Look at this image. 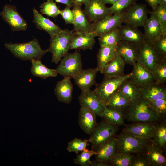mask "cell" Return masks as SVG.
I'll list each match as a JSON object with an SVG mask.
<instances>
[{
    "instance_id": "obj_23",
    "label": "cell",
    "mask_w": 166,
    "mask_h": 166,
    "mask_svg": "<svg viewBox=\"0 0 166 166\" xmlns=\"http://www.w3.org/2000/svg\"><path fill=\"white\" fill-rule=\"evenodd\" d=\"M96 115L85 108L80 107L78 115V124L80 128L86 134L90 135L97 124Z\"/></svg>"
},
{
    "instance_id": "obj_36",
    "label": "cell",
    "mask_w": 166,
    "mask_h": 166,
    "mask_svg": "<svg viewBox=\"0 0 166 166\" xmlns=\"http://www.w3.org/2000/svg\"><path fill=\"white\" fill-rule=\"evenodd\" d=\"M152 72L156 83L165 85L166 83V58L161 59L155 65Z\"/></svg>"
},
{
    "instance_id": "obj_14",
    "label": "cell",
    "mask_w": 166,
    "mask_h": 166,
    "mask_svg": "<svg viewBox=\"0 0 166 166\" xmlns=\"http://www.w3.org/2000/svg\"><path fill=\"white\" fill-rule=\"evenodd\" d=\"M133 66L132 75L128 79L136 86L141 88L155 82L151 71L137 62Z\"/></svg>"
},
{
    "instance_id": "obj_52",
    "label": "cell",
    "mask_w": 166,
    "mask_h": 166,
    "mask_svg": "<svg viewBox=\"0 0 166 166\" xmlns=\"http://www.w3.org/2000/svg\"><path fill=\"white\" fill-rule=\"evenodd\" d=\"M159 4L166 5V0H159Z\"/></svg>"
},
{
    "instance_id": "obj_6",
    "label": "cell",
    "mask_w": 166,
    "mask_h": 166,
    "mask_svg": "<svg viewBox=\"0 0 166 166\" xmlns=\"http://www.w3.org/2000/svg\"><path fill=\"white\" fill-rule=\"evenodd\" d=\"M118 130L117 127L105 120L97 124L89 139V142L91 144L92 149L95 150L101 145L113 137Z\"/></svg>"
},
{
    "instance_id": "obj_43",
    "label": "cell",
    "mask_w": 166,
    "mask_h": 166,
    "mask_svg": "<svg viewBox=\"0 0 166 166\" xmlns=\"http://www.w3.org/2000/svg\"><path fill=\"white\" fill-rule=\"evenodd\" d=\"M154 48L161 58H166V35L162 34L160 37L152 42Z\"/></svg>"
},
{
    "instance_id": "obj_16",
    "label": "cell",
    "mask_w": 166,
    "mask_h": 166,
    "mask_svg": "<svg viewBox=\"0 0 166 166\" xmlns=\"http://www.w3.org/2000/svg\"><path fill=\"white\" fill-rule=\"evenodd\" d=\"M154 124L149 122H133L126 125L122 131L141 139H151L153 135Z\"/></svg>"
},
{
    "instance_id": "obj_49",
    "label": "cell",
    "mask_w": 166,
    "mask_h": 166,
    "mask_svg": "<svg viewBox=\"0 0 166 166\" xmlns=\"http://www.w3.org/2000/svg\"><path fill=\"white\" fill-rule=\"evenodd\" d=\"M90 166H110L109 163L103 162L102 161L95 160L92 161L90 164Z\"/></svg>"
},
{
    "instance_id": "obj_19",
    "label": "cell",
    "mask_w": 166,
    "mask_h": 166,
    "mask_svg": "<svg viewBox=\"0 0 166 166\" xmlns=\"http://www.w3.org/2000/svg\"><path fill=\"white\" fill-rule=\"evenodd\" d=\"M34 23L37 29L43 30L47 32L53 38L60 33L62 30L59 26L47 18L43 16L35 8L33 9Z\"/></svg>"
},
{
    "instance_id": "obj_13",
    "label": "cell",
    "mask_w": 166,
    "mask_h": 166,
    "mask_svg": "<svg viewBox=\"0 0 166 166\" xmlns=\"http://www.w3.org/2000/svg\"><path fill=\"white\" fill-rule=\"evenodd\" d=\"M85 6L84 10L90 22H95L113 14L101 0H90Z\"/></svg>"
},
{
    "instance_id": "obj_30",
    "label": "cell",
    "mask_w": 166,
    "mask_h": 166,
    "mask_svg": "<svg viewBox=\"0 0 166 166\" xmlns=\"http://www.w3.org/2000/svg\"><path fill=\"white\" fill-rule=\"evenodd\" d=\"M117 45L100 47L97 55V68L102 73L104 68L115 57L117 53Z\"/></svg>"
},
{
    "instance_id": "obj_31",
    "label": "cell",
    "mask_w": 166,
    "mask_h": 166,
    "mask_svg": "<svg viewBox=\"0 0 166 166\" xmlns=\"http://www.w3.org/2000/svg\"><path fill=\"white\" fill-rule=\"evenodd\" d=\"M131 103L128 98L118 89L105 104L109 108L123 111Z\"/></svg>"
},
{
    "instance_id": "obj_34",
    "label": "cell",
    "mask_w": 166,
    "mask_h": 166,
    "mask_svg": "<svg viewBox=\"0 0 166 166\" xmlns=\"http://www.w3.org/2000/svg\"><path fill=\"white\" fill-rule=\"evenodd\" d=\"M128 79L123 82L118 89L128 98L131 103L141 96V89Z\"/></svg>"
},
{
    "instance_id": "obj_48",
    "label": "cell",
    "mask_w": 166,
    "mask_h": 166,
    "mask_svg": "<svg viewBox=\"0 0 166 166\" xmlns=\"http://www.w3.org/2000/svg\"><path fill=\"white\" fill-rule=\"evenodd\" d=\"M55 1L58 3L64 4L66 6L70 7H73L74 3L73 0H54Z\"/></svg>"
},
{
    "instance_id": "obj_41",
    "label": "cell",
    "mask_w": 166,
    "mask_h": 166,
    "mask_svg": "<svg viewBox=\"0 0 166 166\" xmlns=\"http://www.w3.org/2000/svg\"><path fill=\"white\" fill-rule=\"evenodd\" d=\"M160 24L163 34L166 35V5L159 4L152 10Z\"/></svg>"
},
{
    "instance_id": "obj_26",
    "label": "cell",
    "mask_w": 166,
    "mask_h": 166,
    "mask_svg": "<svg viewBox=\"0 0 166 166\" xmlns=\"http://www.w3.org/2000/svg\"><path fill=\"white\" fill-rule=\"evenodd\" d=\"M117 53L124 60L125 64L133 65L137 62L136 47L128 42L121 40L117 45Z\"/></svg>"
},
{
    "instance_id": "obj_35",
    "label": "cell",
    "mask_w": 166,
    "mask_h": 166,
    "mask_svg": "<svg viewBox=\"0 0 166 166\" xmlns=\"http://www.w3.org/2000/svg\"><path fill=\"white\" fill-rule=\"evenodd\" d=\"M98 39L100 47L117 45L121 41L118 28L101 35Z\"/></svg>"
},
{
    "instance_id": "obj_37",
    "label": "cell",
    "mask_w": 166,
    "mask_h": 166,
    "mask_svg": "<svg viewBox=\"0 0 166 166\" xmlns=\"http://www.w3.org/2000/svg\"><path fill=\"white\" fill-rule=\"evenodd\" d=\"M133 154L116 152L109 162L110 166H130Z\"/></svg>"
},
{
    "instance_id": "obj_22",
    "label": "cell",
    "mask_w": 166,
    "mask_h": 166,
    "mask_svg": "<svg viewBox=\"0 0 166 166\" xmlns=\"http://www.w3.org/2000/svg\"><path fill=\"white\" fill-rule=\"evenodd\" d=\"M150 17L147 20L144 26L145 40L153 42L162 34L160 26L155 13L150 11Z\"/></svg>"
},
{
    "instance_id": "obj_45",
    "label": "cell",
    "mask_w": 166,
    "mask_h": 166,
    "mask_svg": "<svg viewBox=\"0 0 166 166\" xmlns=\"http://www.w3.org/2000/svg\"><path fill=\"white\" fill-rule=\"evenodd\" d=\"M144 153L133 154L130 166H151Z\"/></svg>"
},
{
    "instance_id": "obj_25",
    "label": "cell",
    "mask_w": 166,
    "mask_h": 166,
    "mask_svg": "<svg viewBox=\"0 0 166 166\" xmlns=\"http://www.w3.org/2000/svg\"><path fill=\"white\" fill-rule=\"evenodd\" d=\"M117 138L114 137L101 145L95 151L96 160L109 163V162L116 152L117 148Z\"/></svg>"
},
{
    "instance_id": "obj_28",
    "label": "cell",
    "mask_w": 166,
    "mask_h": 166,
    "mask_svg": "<svg viewBox=\"0 0 166 166\" xmlns=\"http://www.w3.org/2000/svg\"><path fill=\"white\" fill-rule=\"evenodd\" d=\"M163 153L154 145L151 140L148 145L144 153L151 166H165L166 159Z\"/></svg>"
},
{
    "instance_id": "obj_1",
    "label": "cell",
    "mask_w": 166,
    "mask_h": 166,
    "mask_svg": "<svg viewBox=\"0 0 166 166\" xmlns=\"http://www.w3.org/2000/svg\"><path fill=\"white\" fill-rule=\"evenodd\" d=\"M123 112L125 119L130 122L155 123L165 120V117L156 112L142 96L131 102Z\"/></svg>"
},
{
    "instance_id": "obj_9",
    "label": "cell",
    "mask_w": 166,
    "mask_h": 166,
    "mask_svg": "<svg viewBox=\"0 0 166 166\" xmlns=\"http://www.w3.org/2000/svg\"><path fill=\"white\" fill-rule=\"evenodd\" d=\"M149 12L146 4L136 3L125 11L123 23L134 27H144Z\"/></svg>"
},
{
    "instance_id": "obj_18",
    "label": "cell",
    "mask_w": 166,
    "mask_h": 166,
    "mask_svg": "<svg viewBox=\"0 0 166 166\" xmlns=\"http://www.w3.org/2000/svg\"><path fill=\"white\" fill-rule=\"evenodd\" d=\"M99 70L96 67L82 70L74 77L75 84L81 89V92L89 90L93 85H96V78Z\"/></svg>"
},
{
    "instance_id": "obj_33",
    "label": "cell",
    "mask_w": 166,
    "mask_h": 166,
    "mask_svg": "<svg viewBox=\"0 0 166 166\" xmlns=\"http://www.w3.org/2000/svg\"><path fill=\"white\" fill-rule=\"evenodd\" d=\"M31 61V72L34 76L44 79L49 77L57 76V73L55 69L48 68L42 64L41 60H32Z\"/></svg>"
},
{
    "instance_id": "obj_40",
    "label": "cell",
    "mask_w": 166,
    "mask_h": 166,
    "mask_svg": "<svg viewBox=\"0 0 166 166\" xmlns=\"http://www.w3.org/2000/svg\"><path fill=\"white\" fill-rule=\"evenodd\" d=\"M137 0H118L109 8L113 14L121 13L125 12L128 9L136 3Z\"/></svg>"
},
{
    "instance_id": "obj_50",
    "label": "cell",
    "mask_w": 166,
    "mask_h": 166,
    "mask_svg": "<svg viewBox=\"0 0 166 166\" xmlns=\"http://www.w3.org/2000/svg\"><path fill=\"white\" fill-rule=\"evenodd\" d=\"M90 0H73L74 5L81 6L83 5H85L88 3Z\"/></svg>"
},
{
    "instance_id": "obj_32",
    "label": "cell",
    "mask_w": 166,
    "mask_h": 166,
    "mask_svg": "<svg viewBox=\"0 0 166 166\" xmlns=\"http://www.w3.org/2000/svg\"><path fill=\"white\" fill-rule=\"evenodd\" d=\"M101 117L111 124L118 127L124 124L123 111L109 108L105 105Z\"/></svg>"
},
{
    "instance_id": "obj_3",
    "label": "cell",
    "mask_w": 166,
    "mask_h": 166,
    "mask_svg": "<svg viewBox=\"0 0 166 166\" xmlns=\"http://www.w3.org/2000/svg\"><path fill=\"white\" fill-rule=\"evenodd\" d=\"M117 139L116 152L129 154L144 153L152 140L141 139L123 131L118 135Z\"/></svg>"
},
{
    "instance_id": "obj_5",
    "label": "cell",
    "mask_w": 166,
    "mask_h": 166,
    "mask_svg": "<svg viewBox=\"0 0 166 166\" xmlns=\"http://www.w3.org/2000/svg\"><path fill=\"white\" fill-rule=\"evenodd\" d=\"M60 61L55 70L57 74L64 77L73 78L83 70L81 55L78 52L68 53Z\"/></svg>"
},
{
    "instance_id": "obj_2",
    "label": "cell",
    "mask_w": 166,
    "mask_h": 166,
    "mask_svg": "<svg viewBox=\"0 0 166 166\" xmlns=\"http://www.w3.org/2000/svg\"><path fill=\"white\" fill-rule=\"evenodd\" d=\"M5 46L15 57L24 61L41 60L48 52L42 49L36 38L26 43H6Z\"/></svg>"
},
{
    "instance_id": "obj_4",
    "label": "cell",
    "mask_w": 166,
    "mask_h": 166,
    "mask_svg": "<svg viewBox=\"0 0 166 166\" xmlns=\"http://www.w3.org/2000/svg\"><path fill=\"white\" fill-rule=\"evenodd\" d=\"M73 33L72 31L65 29L54 37L51 38L49 46L47 50L52 53V62L57 64L68 53Z\"/></svg>"
},
{
    "instance_id": "obj_42",
    "label": "cell",
    "mask_w": 166,
    "mask_h": 166,
    "mask_svg": "<svg viewBox=\"0 0 166 166\" xmlns=\"http://www.w3.org/2000/svg\"><path fill=\"white\" fill-rule=\"evenodd\" d=\"M89 140H82L75 138L69 142L67 149L69 152H73L78 153L79 152L82 151L86 149Z\"/></svg>"
},
{
    "instance_id": "obj_17",
    "label": "cell",
    "mask_w": 166,
    "mask_h": 166,
    "mask_svg": "<svg viewBox=\"0 0 166 166\" xmlns=\"http://www.w3.org/2000/svg\"><path fill=\"white\" fill-rule=\"evenodd\" d=\"M118 30L121 40L128 42L136 47L145 41L144 34L138 28L121 25L118 27Z\"/></svg>"
},
{
    "instance_id": "obj_51",
    "label": "cell",
    "mask_w": 166,
    "mask_h": 166,
    "mask_svg": "<svg viewBox=\"0 0 166 166\" xmlns=\"http://www.w3.org/2000/svg\"><path fill=\"white\" fill-rule=\"evenodd\" d=\"M103 3L105 4H111L113 5L118 0H101Z\"/></svg>"
},
{
    "instance_id": "obj_24",
    "label": "cell",
    "mask_w": 166,
    "mask_h": 166,
    "mask_svg": "<svg viewBox=\"0 0 166 166\" xmlns=\"http://www.w3.org/2000/svg\"><path fill=\"white\" fill-rule=\"evenodd\" d=\"M124 60L116 53L113 59L104 67L102 73L104 77L116 78L124 76V69L125 65Z\"/></svg>"
},
{
    "instance_id": "obj_20",
    "label": "cell",
    "mask_w": 166,
    "mask_h": 166,
    "mask_svg": "<svg viewBox=\"0 0 166 166\" xmlns=\"http://www.w3.org/2000/svg\"><path fill=\"white\" fill-rule=\"evenodd\" d=\"M71 78L64 77L62 80L58 81L54 89L55 94L60 102L70 103L73 98V85Z\"/></svg>"
},
{
    "instance_id": "obj_15",
    "label": "cell",
    "mask_w": 166,
    "mask_h": 166,
    "mask_svg": "<svg viewBox=\"0 0 166 166\" xmlns=\"http://www.w3.org/2000/svg\"><path fill=\"white\" fill-rule=\"evenodd\" d=\"M95 37L91 32H74L71 38L69 49L92 50L95 43Z\"/></svg>"
},
{
    "instance_id": "obj_21",
    "label": "cell",
    "mask_w": 166,
    "mask_h": 166,
    "mask_svg": "<svg viewBox=\"0 0 166 166\" xmlns=\"http://www.w3.org/2000/svg\"><path fill=\"white\" fill-rule=\"evenodd\" d=\"M72 10L74 15L73 24L75 32H91V23L81 7V6L74 5Z\"/></svg>"
},
{
    "instance_id": "obj_11",
    "label": "cell",
    "mask_w": 166,
    "mask_h": 166,
    "mask_svg": "<svg viewBox=\"0 0 166 166\" xmlns=\"http://www.w3.org/2000/svg\"><path fill=\"white\" fill-rule=\"evenodd\" d=\"M0 14L2 19L10 26L12 31L26 30L28 25L26 21L20 15L14 6L5 5Z\"/></svg>"
},
{
    "instance_id": "obj_7",
    "label": "cell",
    "mask_w": 166,
    "mask_h": 166,
    "mask_svg": "<svg viewBox=\"0 0 166 166\" xmlns=\"http://www.w3.org/2000/svg\"><path fill=\"white\" fill-rule=\"evenodd\" d=\"M132 73L118 77H104L100 83L97 84L93 90L99 98L104 103L118 89L121 85L129 79Z\"/></svg>"
},
{
    "instance_id": "obj_44",
    "label": "cell",
    "mask_w": 166,
    "mask_h": 166,
    "mask_svg": "<svg viewBox=\"0 0 166 166\" xmlns=\"http://www.w3.org/2000/svg\"><path fill=\"white\" fill-rule=\"evenodd\" d=\"M150 107L158 114L165 116L166 114V99L147 100Z\"/></svg>"
},
{
    "instance_id": "obj_8",
    "label": "cell",
    "mask_w": 166,
    "mask_h": 166,
    "mask_svg": "<svg viewBox=\"0 0 166 166\" xmlns=\"http://www.w3.org/2000/svg\"><path fill=\"white\" fill-rule=\"evenodd\" d=\"M136 49V62L142 65L151 72L155 65L162 59L155 50L152 42L145 40Z\"/></svg>"
},
{
    "instance_id": "obj_29",
    "label": "cell",
    "mask_w": 166,
    "mask_h": 166,
    "mask_svg": "<svg viewBox=\"0 0 166 166\" xmlns=\"http://www.w3.org/2000/svg\"><path fill=\"white\" fill-rule=\"evenodd\" d=\"M152 141L157 148L163 152L166 148V122L164 120L154 123Z\"/></svg>"
},
{
    "instance_id": "obj_12",
    "label": "cell",
    "mask_w": 166,
    "mask_h": 166,
    "mask_svg": "<svg viewBox=\"0 0 166 166\" xmlns=\"http://www.w3.org/2000/svg\"><path fill=\"white\" fill-rule=\"evenodd\" d=\"M81 107L85 108L94 112L97 116L101 117L105 106L95 93L90 89L81 93L78 97Z\"/></svg>"
},
{
    "instance_id": "obj_27",
    "label": "cell",
    "mask_w": 166,
    "mask_h": 166,
    "mask_svg": "<svg viewBox=\"0 0 166 166\" xmlns=\"http://www.w3.org/2000/svg\"><path fill=\"white\" fill-rule=\"evenodd\" d=\"M141 89V96L147 100L166 99L165 85L158 84L154 82Z\"/></svg>"
},
{
    "instance_id": "obj_46",
    "label": "cell",
    "mask_w": 166,
    "mask_h": 166,
    "mask_svg": "<svg viewBox=\"0 0 166 166\" xmlns=\"http://www.w3.org/2000/svg\"><path fill=\"white\" fill-rule=\"evenodd\" d=\"M70 7L66 6L63 10H61L60 14L66 24H73L74 20L73 13Z\"/></svg>"
},
{
    "instance_id": "obj_47",
    "label": "cell",
    "mask_w": 166,
    "mask_h": 166,
    "mask_svg": "<svg viewBox=\"0 0 166 166\" xmlns=\"http://www.w3.org/2000/svg\"><path fill=\"white\" fill-rule=\"evenodd\" d=\"M152 10H154L159 4V0H145Z\"/></svg>"
},
{
    "instance_id": "obj_10",
    "label": "cell",
    "mask_w": 166,
    "mask_h": 166,
    "mask_svg": "<svg viewBox=\"0 0 166 166\" xmlns=\"http://www.w3.org/2000/svg\"><path fill=\"white\" fill-rule=\"evenodd\" d=\"M125 12L114 14L91 23V32L95 36L101 35L118 28L124 22Z\"/></svg>"
},
{
    "instance_id": "obj_38",
    "label": "cell",
    "mask_w": 166,
    "mask_h": 166,
    "mask_svg": "<svg viewBox=\"0 0 166 166\" xmlns=\"http://www.w3.org/2000/svg\"><path fill=\"white\" fill-rule=\"evenodd\" d=\"M42 14L55 18L60 14L61 10L57 6L54 0H47L40 6Z\"/></svg>"
},
{
    "instance_id": "obj_39",
    "label": "cell",
    "mask_w": 166,
    "mask_h": 166,
    "mask_svg": "<svg viewBox=\"0 0 166 166\" xmlns=\"http://www.w3.org/2000/svg\"><path fill=\"white\" fill-rule=\"evenodd\" d=\"M96 154L95 150L92 149L89 150L85 149L80 154L77 155L74 159V162L81 166H89L91 163V157Z\"/></svg>"
}]
</instances>
